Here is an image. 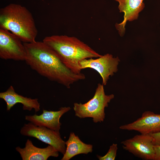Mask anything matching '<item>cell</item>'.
<instances>
[{
  "instance_id": "obj_1",
  "label": "cell",
  "mask_w": 160,
  "mask_h": 160,
  "mask_svg": "<svg viewBox=\"0 0 160 160\" xmlns=\"http://www.w3.org/2000/svg\"><path fill=\"white\" fill-rule=\"evenodd\" d=\"M23 44L26 52L25 61L41 76L67 88L75 82L85 79L84 74L75 73L69 69L55 52L43 41Z\"/></svg>"
},
{
  "instance_id": "obj_2",
  "label": "cell",
  "mask_w": 160,
  "mask_h": 160,
  "mask_svg": "<svg viewBox=\"0 0 160 160\" xmlns=\"http://www.w3.org/2000/svg\"><path fill=\"white\" fill-rule=\"evenodd\" d=\"M42 41L55 52L66 67L76 74L81 73L80 61L102 56L74 36L54 35L45 37Z\"/></svg>"
},
{
  "instance_id": "obj_3",
  "label": "cell",
  "mask_w": 160,
  "mask_h": 160,
  "mask_svg": "<svg viewBox=\"0 0 160 160\" xmlns=\"http://www.w3.org/2000/svg\"><path fill=\"white\" fill-rule=\"evenodd\" d=\"M0 28L9 31L23 43L36 41L38 30L33 17L20 6L11 4L1 9Z\"/></svg>"
},
{
  "instance_id": "obj_4",
  "label": "cell",
  "mask_w": 160,
  "mask_h": 160,
  "mask_svg": "<svg viewBox=\"0 0 160 160\" xmlns=\"http://www.w3.org/2000/svg\"><path fill=\"white\" fill-rule=\"evenodd\" d=\"M114 98V95H105L103 85L98 84L93 97L87 103H75L73 109L76 116L81 118L91 117L95 123L103 121L105 119V109Z\"/></svg>"
},
{
  "instance_id": "obj_5",
  "label": "cell",
  "mask_w": 160,
  "mask_h": 160,
  "mask_svg": "<svg viewBox=\"0 0 160 160\" xmlns=\"http://www.w3.org/2000/svg\"><path fill=\"white\" fill-rule=\"evenodd\" d=\"M20 133L22 135L36 138L52 146L63 155L65 153V142L61 138L59 131L37 126L30 122L24 124L20 129Z\"/></svg>"
},
{
  "instance_id": "obj_6",
  "label": "cell",
  "mask_w": 160,
  "mask_h": 160,
  "mask_svg": "<svg viewBox=\"0 0 160 160\" xmlns=\"http://www.w3.org/2000/svg\"><path fill=\"white\" fill-rule=\"evenodd\" d=\"M9 31L0 28V57L5 60L25 61L26 52L23 43Z\"/></svg>"
},
{
  "instance_id": "obj_7",
  "label": "cell",
  "mask_w": 160,
  "mask_h": 160,
  "mask_svg": "<svg viewBox=\"0 0 160 160\" xmlns=\"http://www.w3.org/2000/svg\"><path fill=\"white\" fill-rule=\"evenodd\" d=\"M120 60L118 57L107 54L97 58H90L83 60L79 62L81 70L90 68L97 71L102 79L103 85L106 84L110 76H112L118 71Z\"/></svg>"
},
{
  "instance_id": "obj_8",
  "label": "cell",
  "mask_w": 160,
  "mask_h": 160,
  "mask_svg": "<svg viewBox=\"0 0 160 160\" xmlns=\"http://www.w3.org/2000/svg\"><path fill=\"white\" fill-rule=\"evenodd\" d=\"M123 148L135 156L146 160H153L154 144L149 134L136 135L121 142Z\"/></svg>"
},
{
  "instance_id": "obj_9",
  "label": "cell",
  "mask_w": 160,
  "mask_h": 160,
  "mask_svg": "<svg viewBox=\"0 0 160 160\" xmlns=\"http://www.w3.org/2000/svg\"><path fill=\"white\" fill-rule=\"evenodd\" d=\"M124 130L135 131L140 133L151 134L160 131V114L150 111L144 112L141 116L134 121L121 126Z\"/></svg>"
},
{
  "instance_id": "obj_10",
  "label": "cell",
  "mask_w": 160,
  "mask_h": 160,
  "mask_svg": "<svg viewBox=\"0 0 160 160\" xmlns=\"http://www.w3.org/2000/svg\"><path fill=\"white\" fill-rule=\"evenodd\" d=\"M71 109L70 107H62L56 111H48L43 109L41 114L26 116L25 119L35 125L59 131L61 124L60 122V117Z\"/></svg>"
},
{
  "instance_id": "obj_11",
  "label": "cell",
  "mask_w": 160,
  "mask_h": 160,
  "mask_svg": "<svg viewBox=\"0 0 160 160\" xmlns=\"http://www.w3.org/2000/svg\"><path fill=\"white\" fill-rule=\"evenodd\" d=\"M119 2L120 12L124 13V19L119 24L116 23V28L119 33L122 36L125 31V26L127 21H132L137 19L139 13L145 7L143 0H115Z\"/></svg>"
},
{
  "instance_id": "obj_12",
  "label": "cell",
  "mask_w": 160,
  "mask_h": 160,
  "mask_svg": "<svg viewBox=\"0 0 160 160\" xmlns=\"http://www.w3.org/2000/svg\"><path fill=\"white\" fill-rule=\"evenodd\" d=\"M15 149L23 160H47L50 156H59V152L52 146L49 145L45 148H39L34 146L29 139L27 140L24 148L18 146Z\"/></svg>"
},
{
  "instance_id": "obj_13",
  "label": "cell",
  "mask_w": 160,
  "mask_h": 160,
  "mask_svg": "<svg viewBox=\"0 0 160 160\" xmlns=\"http://www.w3.org/2000/svg\"><path fill=\"white\" fill-rule=\"evenodd\" d=\"M0 98L6 102L7 110L8 111L17 103L21 104L25 110L31 111L33 109L35 112H37L40 109L38 99H31L18 94L12 86H10L6 91L0 93Z\"/></svg>"
},
{
  "instance_id": "obj_14",
  "label": "cell",
  "mask_w": 160,
  "mask_h": 160,
  "mask_svg": "<svg viewBox=\"0 0 160 160\" xmlns=\"http://www.w3.org/2000/svg\"><path fill=\"white\" fill-rule=\"evenodd\" d=\"M65 144L66 150L61 160H69L76 155L87 154L92 151V145L84 143L73 132L70 133Z\"/></svg>"
},
{
  "instance_id": "obj_15",
  "label": "cell",
  "mask_w": 160,
  "mask_h": 160,
  "mask_svg": "<svg viewBox=\"0 0 160 160\" xmlns=\"http://www.w3.org/2000/svg\"><path fill=\"white\" fill-rule=\"evenodd\" d=\"M118 149L117 144L113 143L110 146L108 152L105 155L103 156L97 155V156L100 160H114L116 156Z\"/></svg>"
},
{
  "instance_id": "obj_16",
  "label": "cell",
  "mask_w": 160,
  "mask_h": 160,
  "mask_svg": "<svg viewBox=\"0 0 160 160\" xmlns=\"http://www.w3.org/2000/svg\"><path fill=\"white\" fill-rule=\"evenodd\" d=\"M153 160H160V144L154 145Z\"/></svg>"
},
{
  "instance_id": "obj_17",
  "label": "cell",
  "mask_w": 160,
  "mask_h": 160,
  "mask_svg": "<svg viewBox=\"0 0 160 160\" xmlns=\"http://www.w3.org/2000/svg\"><path fill=\"white\" fill-rule=\"evenodd\" d=\"M150 134L152 137L154 145L160 144V131Z\"/></svg>"
}]
</instances>
